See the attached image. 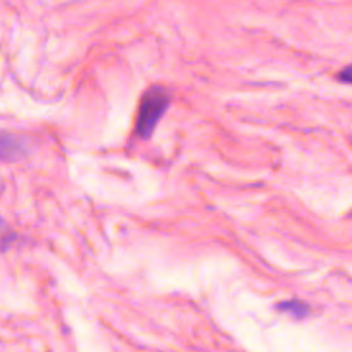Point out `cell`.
<instances>
[{
  "instance_id": "6da1fadb",
  "label": "cell",
  "mask_w": 352,
  "mask_h": 352,
  "mask_svg": "<svg viewBox=\"0 0 352 352\" xmlns=\"http://www.w3.org/2000/svg\"><path fill=\"white\" fill-rule=\"evenodd\" d=\"M168 106L169 96L164 88L153 87L148 89L140 102L136 120V133L143 139L150 138Z\"/></svg>"
},
{
  "instance_id": "277c9868",
  "label": "cell",
  "mask_w": 352,
  "mask_h": 352,
  "mask_svg": "<svg viewBox=\"0 0 352 352\" xmlns=\"http://www.w3.org/2000/svg\"><path fill=\"white\" fill-rule=\"evenodd\" d=\"M337 78L342 82H346V84H352V63L349 66H346L344 70H341L337 76Z\"/></svg>"
},
{
  "instance_id": "3957f363",
  "label": "cell",
  "mask_w": 352,
  "mask_h": 352,
  "mask_svg": "<svg viewBox=\"0 0 352 352\" xmlns=\"http://www.w3.org/2000/svg\"><path fill=\"white\" fill-rule=\"evenodd\" d=\"M278 308L285 312H289L297 318H302L308 314V307L300 301H283L278 305Z\"/></svg>"
},
{
  "instance_id": "7a4b0ae2",
  "label": "cell",
  "mask_w": 352,
  "mask_h": 352,
  "mask_svg": "<svg viewBox=\"0 0 352 352\" xmlns=\"http://www.w3.org/2000/svg\"><path fill=\"white\" fill-rule=\"evenodd\" d=\"M25 151V144L21 139L3 133L1 138V155L3 158H14L16 155H22Z\"/></svg>"
}]
</instances>
